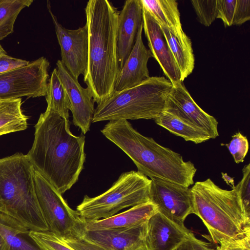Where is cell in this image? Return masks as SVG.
<instances>
[{"instance_id":"obj_2","label":"cell","mask_w":250,"mask_h":250,"mask_svg":"<svg viewBox=\"0 0 250 250\" xmlns=\"http://www.w3.org/2000/svg\"><path fill=\"white\" fill-rule=\"evenodd\" d=\"M84 11L88 42L83 81L98 104L113 94L120 71L117 50L119 11L107 0H90Z\"/></svg>"},{"instance_id":"obj_27","label":"cell","mask_w":250,"mask_h":250,"mask_svg":"<svg viewBox=\"0 0 250 250\" xmlns=\"http://www.w3.org/2000/svg\"><path fill=\"white\" fill-rule=\"evenodd\" d=\"M29 235L42 250H75L62 238L49 231H30Z\"/></svg>"},{"instance_id":"obj_4","label":"cell","mask_w":250,"mask_h":250,"mask_svg":"<svg viewBox=\"0 0 250 250\" xmlns=\"http://www.w3.org/2000/svg\"><path fill=\"white\" fill-rule=\"evenodd\" d=\"M34 166L27 154L0 158V212L30 231H48L35 193Z\"/></svg>"},{"instance_id":"obj_23","label":"cell","mask_w":250,"mask_h":250,"mask_svg":"<svg viewBox=\"0 0 250 250\" xmlns=\"http://www.w3.org/2000/svg\"><path fill=\"white\" fill-rule=\"evenodd\" d=\"M154 120L158 125L186 141L198 144L211 139L205 131L165 109Z\"/></svg>"},{"instance_id":"obj_37","label":"cell","mask_w":250,"mask_h":250,"mask_svg":"<svg viewBox=\"0 0 250 250\" xmlns=\"http://www.w3.org/2000/svg\"><path fill=\"white\" fill-rule=\"evenodd\" d=\"M0 250H7L5 243L0 235Z\"/></svg>"},{"instance_id":"obj_20","label":"cell","mask_w":250,"mask_h":250,"mask_svg":"<svg viewBox=\"0 0 250 250\" xmlns=\"http://www.w3.org/2000/svg\"><path fill=\"white\" fill-rule=\"evenodd\" d=\"M142 7L161 27L169 30L174 35L183 36L178 4L175 0H140Z\"/></svg>"},{"instance_id":"obj_9","label":"cell","mask_w":250,"mask_h":250,"mask_svg":"<svg viewBox=\"0 0 250 250\" xmlns=\"http://www.w3.org/2000/svg\"><path fill=\"white\" fill-rule=\"evenodd\" d=\"M49 65L41 57L25 66L0 74V99L45 96Z\"/></svg>"},{"instance_id":"obj_6","label":"cell","mask_w":250,"mask_h":250,"mask_svg":"<svg viewBox=\"0 0 250 250\" xmlns=\"http://www.w3.org/2000/svg\"><path fill=\"white\" fill-rule=\"evenodd\" d=\"M172 83L164 77H150L141 83L113 92L98 104L92 123L119 120H154L164 110Z\"/></svg>"},{"instance_id":"obj_14","label":"cell","mask_w":250,"mask_h":250,"mask_svg":"<svg viewBox=\"0 0 250 250\" xmlns=\"http://www.w3.org/2000/svg\"><path fill=\"white\" fill-rule=\"evenodd\" d=\"M194 235L185 226L157 212L147 221L145 245L148 250H174Z\"/></svg>"},{"instance_id":"obj_26","label":"cell","mask_w":250,"mask_h":250,"mask_svg":"<svg viewBox=\"0 0 250 250\" xmlns=\"http://www.w3.org/2000/svg\"><path fill=\"white\" fill-rule=\"evenodd\" d=\"M33 2V0H0V41L13 32L18 16Z\"/></svg>"},{"instance_id":"obj_36","label":"cell","mask_w":250,"mask_h":250,"mask_svg":"<svg viewBox=\"0 0 250 250\" xmlns=\"http://www.w3.org/2000/svg\"><path fill=\"white\" fill-rule=\"evenodd\" d=\"M63 240L75 250H104L103 248L83 239L71 238Z\"/></svg>"},{"instance_id":"obj_34","label":"cell","mask_w":250,"mask_h":250,"mask_svg":"<svg viewBox=\"0 0 250 250\" xmlns=\"http://www.w3.org/2000/svg\"><path fill=\"white\" fill-rule=\"evenodd\" d=\"M250 20V0H236L233 25H240Z\"/></svg>"},{"instance_id":"obj_19","label":"cell","mask_w":250,"mask_h":250,"mask_svg":"<svg viewBox=\"0 0 250 250\" xmlns=\"http://www.w3.org/2000/svg\"><path fill=\"white\" fill-rule=\"evenodd\" d=\"M157 212L155 205L148 202L105 219L84 220V228L87 230L130 228L147 222Z\"/></svg>"},{"instance_id":"obj_28","label":"cell","mask_w":250,"mask_h":250,"mask_svg":"<svg viewBox=\"0 0 250 250\" xmlns=\"http://www.w3.org/2000/svg\"><path fill=\"white\" fill-rule=\"evenodd\" d=\"M198 21L206 27L217 19V0H192Z\"/></svg>"},{"instance_id":"obj_18","label":"cell","mask_w":250,"mask_h":250,"mask_svg":"<svg viewBox=\"0 0 250 250\" xmlns=\"http://www.w3.org/2000/svg\"><path fill=\"white\" fill-rule=\"evenodd\" d=\"M142 24L143 9L140 0L125 1L118 16L117 50L120 69L133 48Z\"/></svg>"},{"instance_id":"obj_8","label":"cell","mask_w":250,"mask_h":250,"mask_svg":"<svg viewBox=\"0 0 250 250\" xmlns=\"http://www.w3.org/2000/svg\"><path fill=\"white\" fill-rule=\"evenodd\" d=\"M33 179L37 201L48 231L63 240L81 239L84 220L71 208L57 189L34 167Z\"/></svg>"},{"instance_id":"obj_29","label":"cell","mask_w":250,"mask_h":250,"mask_svg":"<svg viewBox=\"0 0 250 250\" xmlns=\"http://www.w3.org/2000/svg\"><path fill=\"white\" fill-rule=\"evenodd\" d=\"M242 172V178L235 187L245 216L250 222V164L244 167Z\"/></svg>"},{"instance_id":"obj_31","label":"cell","mask_w":250,"mask_h":250,"mask_svg":"<svg viewBox=\"0 0 250 250\" xmlns=\"http://www.w3.org/2000/svg\"><path fill=\"white\" fill-rule=\"evenodd\" d=\"M236 0H217V19H221L225 27L233 25Z\"/></svg>"},{"instance_id":"obj_13","label":"cell","mask_w":250,"mask_h":250,"mask_svg":"<svg viewBox=\"0 0 250 250\" xmlns=\"http://www.w3.org/2000/svg\"><path fill=\"white\" fill-rule=\"evenodd\" d=\"M57 69L67 92L71 106L73 124L84 135L90 129L94 114L95 101L89 89L82 87L61 60L56 63Z\"/></svg>"},{"instance_id":"obj_5","label":"cell","mask_w":250,"mask_h":250,"mask_svg":"<svg viewBox=\"0 0 250 250\" xmlns=\"http://www.w3.org/2000/svg\"><path fill=\"white\" fill-rule=\"evenodd\" d=\"M190 189L193 214L202 221L214 243L220 245L250 231L235 186L224 189L208 178L196 182Z\"/></svg>"},{"instance_id":"obj_17","label":"cell","mask_w":250,"mask_h":250,"mask_svg":"<svg viewBox=\"0 0 250 250\" xmlns=\"http://www.w3.org/2000/svg\"><path fill=\"white\" fill-rule=\"evenodd\" d=\"M143 9V26L149 49L172 83L181 81V75L160 25Z\"/></svg>"},{"instance_id":"obj_33","label":"cell","mask_w":250,"mask_h":250,"mask_svg":"<svg viewBox=\"0 0 250 250\" xmlns=\"http://www.w3.org/2000/svg\"><path fill=\"white\" fill-rule=\"evenodd\" d=\"M216 250H250V231L220 244Z\"/></svg>"},{"instance_id":"obj_15","label":"cell","mask_w":250,"mask_h":250,"mask_svg":"<svg viewBox=\"0 0 250 250\" xmlns=\"http://www.w3.org/2000/svg\"><path fill=\"white\" fill-rule=\"evenodd\" d=\"M147 222L126 229L85 230L81 239L104 250H135L145 244Z\"/></svg>"},{"instance_id":"obj_12","label":"cell","mask_w":250,"mask_h":250,"mask_svg":"<svg viewBox=\"0 0 250 250\" xmlns=\"http://www.w3.org/2000/svg\"><path fill=\"white\" fill-rule=\"evenodd\" d=\"M164 109L205 131L211 139L219 136L217 121L196 103L183 82L172 83Z\"/></svg>"},{"instance_id":"obj_35","label":"cell","mask_w":250,"mask_h":250,"mask_svg":"<svg viewBox=\"0 0 250 250\" xmlns=\"http://www.w3.org/2000/svg\"><path fill=\"white\" fill-rule=\"evenodd\" d=\"M174 250H216L209 244L196 238L194 235L187 239Z\"/></svg>"},{"instance_id":"obj_7","label":"cell","mask_w":250,"mask_h":250,"mask_svg":"<svg viewBox=\"0 0 250 250\" xmlns=\"http://www.w3.org/2000/svg\"><path fill=\"white\" fill-rule=\"evenodd\" d=\"M151 180L140 172L121 174L111 187L94 197L84 196L76 211L84 220L105 219L123 209L150 202Z\"/></svg>"},{"instance_id":"obj_38","label":"cell","mask_w":250,"mask_h":250,"mask_svg":"<svg viewBox=\"0 0 250 250\" xmlns=\"http://www.w3.org/2000/svg\"><path fill=\"white\" fill-rule=\"evenodd\" d=\"M135 250H148V249L145 244Z\"/></svg>"},{"instance_id":"obj_25","label":"cell","mask_w":250,"mask_h":250,"mask_svg":"<svg viewBox=\"0 0 250 250\" xmlns=\"http://www.w3.org/2000/svg\"><path fill=\"white\" fill-rule=\"evenodd\" d=\"M45 97L47 104V109L52 110L69 120L70 104L56 68L51 73Z\"/></svg>"},{"instance_id":"obj_32","label":"cell","mask_w":250,"mask_h":250,"mask_svg":"<svg viewBox=\"0 0 250 250\" xmlns=\"http://www.w3.org/2000/svg\"><path fill=\"white\" fill-rule=\"evenodd\" d=\"M30 62L8 55L0 44V74L25 66Z\"/></svg>"},{"instance_id":"obj_1","label":"cell","mask_w":250,"mask_h":250,"mask_svg":"<svg viewBox=\"0 0 250 250\" xmlns=\"http://www.w3.org/2000/svg\"><path fill=\"white\" fill-rule=\"evenodd\" d=\"M27 154L34 167L61 194L77 182L84 167L85 136L70 130L69 120L49 109L41 114Z\"/></svg>"},{"instance_id":"obj_22","label":"cell","mask_w":250,"mask_h":250,"mask_svg":"<svg viewBox=\"0 0 250 250\" xmlns=\"http://www.w3.org/2000/svg\"><path fill=\"white\" fill-rule=\"evenodd\" d=\"M30 231L13 218L0 212V235L7 250H42L29 236Z\"/></svg>"},{"instance_id":"obj_10","label":"cell","mask_w":250,"mask_h":250,"mask_svg":"<svg viewBox=\"0 0 250 250\" xmlns=\"http://www.w3.org/2000/svg\"><path fill=\"white\" fill-rule=\"evenodd\" d=\"M150 201L158 212L174 222L185 226L187 217L193 214L191 189L156 178H150Z\"/></svg>"},{"instance_id":"obj_24","label":"cell","mask_w":250,"mask_h":250,"mask_svg":"<svg viewBox=\"0 0 250 250\" xmlns=\"http://www.w3.org/2000/svg\"><path fill=\"white\" fill-rule=\"evenodd\" d=\"M21 104V98L0 99V136L27 129L29 118Z\"/></svg>"},{"instance_id":"obj_3","label":"cell","mask_w":250,"mask_h":250,"mask_svg":"<svg viewBox=\"0 0 250 250\" xmlns=\"http://www.w3.org/2000/svg\"><path fill=\"white\" fill-rule=\"evenodd\" d=\"M109 140L132 160L138 171L156 178L189 187L194 183L197 168L191 161L146 137L126 120L109 121L101 130Z\"/></svg>"},{"instance_id":"obj_21","label":"cell","mask_w":250,"mask_h":250,"mask_svg":"<svg viewBox=\"0 0 250 250\" xmlns=\"http://www.w3.org/2000/svg\"><path fill=\"white\" fill-rule=\"evenodd\" d=\"M160 27L179 70L180 80L184 82L194 68L195 58L191 40L186 34L178 37L168 29Z\"/></svg>"},{"instance_id":"obj_30","label":"cell","mask_w":250,"mask_h":250,"mask_svg":"<svg viewBox=\"0 0 250 250\" xmlns=\"http://www.w3.org/2000/svg\"><path fill=\"white\" fill-rule=\"evenodd\" d=\"M226 146L236 164L244 162L249 149V143L246 136L237 132L232 135L231 140Z\"/></svg>"},{"instance_id":"obj_11","label":"cell","mask_w":250,"mask_h":250,"mask_svg":"<svg viewBox=\"0 0 250 250\" xmlns=\"http://www.w3.org/2000/svg\"><path fill=\"white\" fill-rule=\"evenodd\" d=\"M47 8L54 25L61 48V61L73 76H84L88 60V32L86 25L77 29H68L60 23L53 14L49 1Z\"/></svg>"},{"instance_id":"obj_16","label":"cell","mask_w":250,"mask_h":250,"mask_svg":"<svg viewBox=\"0 0 250 250\" xmlns=\"http://www.w3.org/2000/svg\"><path fill=\"white\" fill-rule=\"evenodd\" d=\"M143 30L142 24L138 30L133 48L119 73L113 92L136 86L150 77L147 62L153 56L144 44Z\"/></svg>"}]
</instances>
